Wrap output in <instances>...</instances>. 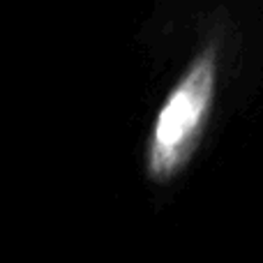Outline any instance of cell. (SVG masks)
<instances>
[{
  "instance_id": "obj_1",
  "label": "cell",
  "mask_w": 263,
  "mask_h": 263,
  "mask_svg": "<svg viewBox=\"0 0 263 263\" xmlns=\"http://www.w3.org/2000/svg\"><path fill=\"white\" fill-rule=\"evenodd\" d=\"M219 77V42H208L166 95L145 145V173L153 182L173 180L196 155L208 127Z\"/></svg>"
}]
</instances>
